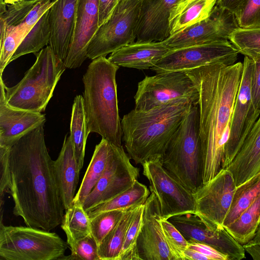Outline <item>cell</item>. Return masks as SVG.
Segmentation results:
<instances>
[{
    "label": "cell",
    "instance_id": "obj_26",
    "mask_svg": "<svg viewBox=\"0 0 260 260\" xmlns=\"http://www.w3.org/2000/svg\"><path fill=\"white\" fill-rule=\"evenodd\" d=\"M114 144L104 138L95 146L91 161L85 173L73 203L82 204L103 175L112 153Z\"/></svg>",
    "mask_w": 260,
    "mask_h": 260
},
{
    "label": "cell",
    "instance_id": "obj_23",
    "mask_svg": "<svg viewBox=\"0 0 260 260\" xmlns=\"http://www.w3.org/2000/svg\"><path fill=\"white\" fill-rule=\"evenodd\" d=\"M226 169L237 186L260 172V115Z\"/></svg>",
    "mask_w": 260,
    "mask_h": 260
},
{
    "label": "cell",
    "instance_id": "obj_13",
    "mask_svg": "<svg viewBox=\"0 0 260 260\" xmlns=\"http://www.w3.org/2000/svg\"><path fill=\"white\" fill-rule=\"evenodd\" d=\"M139 176L123 146L114 145L106 169L82 203L86 211L109 201L131 188Z\"/></svg>",
    "mask_w": 260,
    "mask_h": 260
},
{
    "label": "cell",
    "instance_id": "obj_12",
    "mask_svg": "<svg viewBox=\"0 0 260 260\" xmlns=\"http://www.w3.org/2000/svg\"><path fill=\"white\" fill-rule=\"evenodd\" d=\"M237 185L232 173L223 169L194 194L196 214L210 228H223Z\"/></svg>",
    "mask_w": 260,
    "mask_h": 260
},
{
    "label": "cell",
    "instance_id": "obj_20",
    "mask_svg": "<svg viewBox=\"0 0 260 260\" xmlns=\"http://www.w3.org/2000/svg\"><path fill=\"white\" fill-rule=\"evenodd\" d=\"M182 0H142L136 31V41L162 42L170 35L169 19Z\"/></svg>",
    "mask_w": 260,
    "mask_h": 260
},
{
    "label": "cell",
    "instance_id": "obj_35",
    "mask_svg": "<svg viewBox=\"0 0 260 260\" xmlns=\"http://www.w3.org/2000/svg\"><path fill=\"white\" fill-rule=\"evenodd\" d=\"M229 41L244 56L260 53V27H238L231 35Z\"/></svg>",
    "mask_w": 260,
    "mask_h": 260
},
{
    "label": "cell",
    "instance_id": "obj_28",
    "mask_svg": "<svg viewBox=\"0 0 260 260\" xmlns=\"http://www.w3.org/2000/svg\"><path fill=\"white\" fill-rule=\"evenodd\" d=\"M140 206L127 209L118 223L98 245L100 260H119L126 232Z\"/></svg>",
    "mask_w": 260,
    "mask_h": 260
},
{
    "label": "cell",
    "instance_id": "obj_16",
    "mask_svg": "<svg viewBox=\"0 0 260 260\" xmlns=\"http://www.w3.org/2000/svg\"><path fill=\"white\" fill-rule=\"evenodd\" d=\"M252 59L244 56L243 71L232 116L229 139L224 148V169L231 164L243 143L248 120L252 114Z\"/></svg>",
    "mask_w": 260,
    "mask_h": 260
},
{
    "label": "cell",
    "instance_id": "obj_39",
    "mask_svg": "<svg viewBox=\"0 0 260 260\" xmlns=\"http://www.w3.org/2000/svg\"><path fill=\"white\" fill-rule=\"evenodd\" d=\"M168 246L174 260H183V252L188 243L180 231L168 219H160Z\"/></svg>",
    "mask_w": 260,
    "mask_h": 260
},
{
    "label": "cell",
    "instance_id": "obj_25",
    "mask_svg": "<svg viewBox=\"0 0 260 260\" xmlns=\"http://www.w3.org/2000/svg\"><path fill=\"white\" fill-rule=\"evenodd\" d=\"M217 0H182L173 9L169 21L170 35L207 18Z\"/></svg>",
    "mask_w": 260,
    "mask_h": 260
},
{
    "label": "cell",
    "instance_id": "obj_14",
    "mask_svg": "<svg viewBox=\"0 0 260 260\" xmlns=\"http://www.w3.org/2000/svg\"><path fill=\"white\" fill-rule=\"evenodd\" d=\"M239 27L235 15L215 5L206 19L170 36L161 43L169 50L229 40Z\"/></svg>",
    "mask_w": 260,
    "mask_h": 260
},
{
    "label": "cell",
    "instance_id": "obj_36",
    "mask_svg": "<svg viewBox=\"0 0 260 260\" xmlns=\"http://www.w3.org/2000/svg\"><path fill=\"white\" fill-rule=\"evenodd\" d=\"M127 209L105 211L90 218L91 235L98 245L118 223Z\"/></svg>",
    "mask_w": 260,
    "mask_h": 260
},
{
    "label": "cell",
    "instance_id": "obj_43",
    "mask_svg": "<svg viewBox=\"0 0 260 260\" xmlns=\"http://www.w3.org/2000/svg\"><path fill=\"white\" fill-rule=\"evenodd\" d=\"M248 57L253 62L251 84L252 111L260 113V53Z\"/></svg>",
    "mask_w": 260,
    "mask_h": 260
},
{
    "label": "cell",
    "instance_id": "obj_46",
    "mask_svg": "<svg viewBox=\"0 0 260 260\" xmlns=\"http://www.w3.org/2000/svg\"><path fill=\"white\" fill-rule=\"evenodd\" d=\"M120 0H98V24L99 27L110 17Z\"/></svg>",
    "mask_w": 260,
    "mask_h": 260
},
{
    "label": "cell",
    "instance_id": "obj_33",
    "mask_svg": "<svg viewBox=\"0 0 260 260\" xmlns=\"http://www.w3.org/2000/svg\"><path fill=\"white\" fill-rule=\"evenodd\" d=\"M48 9L34 25L12 55L10 63L19 57L36 53L49 44L50 27Z\"/></svg>",
    "mask_w": 260,
    "mask_h": 260
},
{
    "label": "cell",
    "instance_id": "obj_8",
    "mask_svg": "<svg viewBox=\"0 0 260 260\" xmlns=\"http://www.w3.org/2000/svg\"><path fill=\"white\" fill-rule=\"evenodd\" d=\"M142 0H120L109 19L99 27L87 51L93 60L134 42Z\"/></svg>",
    "mask_w": 260,
    "mask_h": 260
},
{
    "label": "cell",
    "instance_id": "obj_11",
    "mask_svg": "<svg viewBox=\"0 0 260 260\" xmlns=\"http://www.w3.org/2000/svg\"><path fill=\"white\" fill-rule=\"evenodd\" d=\"M239 52L229 40L170 50L151 70L156 73L189 71L214 63L233 64Z\"/></svg>",
    "mask_w": 260,
    "mask_h": 260
},
{
    "label": "cell",
    "instance_id": "obj_18",
    "mask_svg": "<svg viewBox=\"0 0 260 260\" xmlns=\"http://www.w3.org/2000/svg\"><path fill=\"white\" fill-rule=\"evenodd\" d=\"M99 28L98 0H77L72 42L63 62L66 68H79L88 58V46Z\"/></svg>",
    "mask_w": 260,
    "mask_h": 260
},
{
    "label": "cell",
    "instance_id": "obj_50",
    "mask_svg": "<svg viewBox=\"0 0 260 260\" xmlns=\"http://www.w3.org/2000/svg\"><path fill=\"white\" fill-rule=\"evenodd\" d=\"M23 0H0V14L7 10L6 5H13Z\"/></svg>",
    "mask_w": 260,
    "mask_h": 260
},
{
    "label": "cell",
    "instance_id": "obj_41",
    "mask_svg": "<svg viewBox=\"0 0 260 260\" xmlns=\"http://www.w3.org/2000/svg\"><path fill=\"white\" fill-rule=\"evenodd\" d=\"M71 254L62 259L100 260L98 244L91 234L70 246Z\"/></svg>",
    "mask_w": 260,
    "mask_h": 260
},
{
    "label": "cell",
    "instance_id": "obj_45",
    "mask_svg": "<svg viewBox=\"0 0 260 260\" xmlns=\"http://www.w3.org/2000/svg\"><path fill=\"white\" fill-rule=\"evenodd\" d=\"M188 247L199 251L209 260H229L228 257L212 246L196 242H189Z\"/></svg>",
    "mask_w": 260,
    "mask_h": 260
},
{
    "label": "cell",
    "instance_id": "obj_34",
    "mask_svg": "<svg viewBox=\"0 0 260 260\" xmlns=\"http://www.w3.org/2000/svg\"><path fill=\"white\" fill-rule=\"evenodd\" d=\"M39 0H23L9 5L7 10L0 14L1 43L8 32L21 24Z\"/></svg>",
    "mask_w": 260,
    "mask_h": 260
},
{
    "label": "cell",
    "instance_id": "obj_9",
    "mask_svg": "<svg viewBox=\"0 0 260 260\" xmlns=\"http://www.w3.org/2000/svg\"><path fill=\"white\" fill-rule=\"evenodd\" d=\"M181 99H188L194 104H198V89L186 72L156 73L146 76L138 83L134 109L148 110Z\"/></svg>",
    "mask_w": 260,
    "mask_h": 260
},
{
    "label": "cell",
    "instance_id": "obj_42",
    "mask_svg": "<svg viewBox=\"0 0 260 260\" xmlns=\"http://www.w3.org/2000/svg\"><path fill=\"white\" fill-rule=\"evenodd\" d=\"M9 148L0 147V196L1 211L2 212L3 198L9 193L10 185V170L9 161Z\"/></svg>",
    "mask_w": 260,
    "mask_h": 260
},
{
    "label": "cell",
    "instance_id": "obj_40",
    "mask_svg": "<svg viewBox=\"0 0 260 260\" xmlns=\"http://www.w3.org/2000/svg\"><path fill=\"white\" fill-rule=\"evenodd\" d=\"M234 15L240 28L260 27V0H246Z\"/></svg>",
    "mask_w": 260,
    "mask_h": 260
},
{
    "label": "cell",
    "instance_id": "obj_4",
    "mask_svg": "<svg viewBox=\"0 0 260 260\" xmlns=\"http://www.w3.org/2000/svg\"><path fill=\"white\" fill-rule=\"evenodd\" d=\"M119 67L101 56L91 61L83 77V102L89 133H95L120 146L122 140L116 73Z\"/></svg>",
    "mask_w": 260,
    "mask_h": 260
},
{
    "label": "cell",
    "instance_id": "obj_37",
    "mask_svg": "<svg viewBox=\"0 0 260 260\" xmlns=\"http://www.w3.org/2000/svg\"><path fill=\"white\" fill-rule=\"evenodd\" d=\"M144 204L141 205L126 232L119 260H140L137 241L143 224Z\"/></svg>",
    "mask_w": 260,
    "mask_h": 260
},
{
    "label": "cell",
    "instance_id": "obj_21",
    "mask_svg": "<svg viewBox=\"0 0 260 260\" xmlns=\"http://www.w3.org/2000/svg\"><path fill=\"white\" fill-rule=\"evenodd\" d=\"M49 11V46L57 58L64 62L72 42L77 0H53Z\"/></svg>",
    "mask_w": 260,
    "mask_h": 260
},
{
    "label": "cell",
    "instance_id": "obj_15",
    "mask_svg": "<svg viewBox=\"0 0 260 260\" xmlns=\"http://www.w3.org/2000/svg\"><path fill=\"white\" fill-rule=\"evenodd\" d=\"M189 242L207 244L226 255L229 260L245 258V249L225 229L209 228L195 213L172 216L168 219Z\"/></svg>",
    "mask_w": 260,
    "mask_h": 260
},
{
    "label": "cell",
    "instance_id": "obj_2",
    "mask_svg": "<svg viewBox=\"0 0 260 260\" xmlns=\"http://www.w3.org/2000/svg\"><path fill=\"white\" fill-rule=\"evenodd\" d=\"M242 71V62L214 63L186 71L199 92L203 184L224 169V148Z\"/></svg>",
    "mask_w": 260,
    "mask_h": 260
},
{
    "label": "cell",
    "instance_id": "obj_3",
    "mask_svg": "<svg viewBox=\"0 0 260 260\" xmlns=\"http://www.w3.org/2000/svg\"><path fill=\"white\" fill-rule=\"evenodd\" d=\"M192 104L188 99H181L148 110L134 109L123 116L122 140L136 164L162 159L171 138Z\"/></svg>",
    "mask_w": 260,
    "mask_h": 260
},
{
    "label": "cell",
    "instance_id": "obj_17",
    "mask_svg": "<svg viewBox=\"0 0 260 260\" xmlns=\"http://www.w3.org/2000/svg\"><path fill=\"white\" fill-rule=\"evenodd\" d=\"M150 192L144 204L143 224L137 241L139 257L140 260H174L160 224L157 199Z\"/></svg>",
    "mask_w": 260,
    "mask_h": 260
},
{
    "label": "cell",
    "instance_id": "obj_19",
    "mask_svg": "<svg viewBox=\"0 0 260 260\" xmlns=\"http://www.w3.org/2000/svg\"><path fill=\"white\" fill-rule=\"evenodd\" d=\"M5 84L0 77V147L10 148L20 138L42 124L46 117L42 113L13 108L6 99Z\"/></svg>",
    "mask_w": 260,
    "mask_h": 260
},
{
    "label": "cell",
    "instance_id": "obj_49",
    "mask_svg": "<svg viewBox=\"0 0 260 260\" xmlns=\"http://www.w3.org/2000/svg\"><path fill=\"white\" fill-rule=\"evenodd\" d=\"M183 260H209L199 251L187 247L183 252Z\"/></svg>",
    "mask_w": 260,
    "mask_h": 260
},
{
    "label": "cell",
    "instance_id": "obj_7",
    "mask_svg": "<svg viewBox=\"0 0 260 260\" xmlns=\"http://www.w3.org/2000/svg\"><path fill=\"white\" fill-rule=\"evenodd\" d=\"M68 243L57 234L0 223V256L6 260L62 259Z\"/></svg>",
    "mask_w": 260,
    "mask_h": 260
},
{
    "label": "cell",
    "instance_id": "obj_27",
    "mask_svg": "<svg viewBox=\"0 0 260 260\" xmlns=\"http://www.w3.org/2000/svg\"><path fill=\"white\" fill-rule=\"evenodd\" d=\"M89 134L83 97L78 95L75 98L73 102L70 135L75 157L80 171L83 166L86 140Z\"/></svg>",
    "mask_w": 260,
    "mask_h": 260
},
{
    "label": "cell",
    "instance_id": "obj_1",
    "mask_svg": "<svg viewBox=\"0 0 260 260\" xmlns=\"http://www.w3.org/2000/svg\"><path fill=\"white\" fill-rule=\"evenodd\" d=\"M42 124L9 149L13 213L26 226L50 231L61 223L64 210L53 161L46 147Z\"/></svg>",
    "mask_w": 260,
    "mask_h": 260
},
{
    "label": "cell",
    "instance_id": "obj_29",
    "mask_svg": "<svg viewBox=\"0 0 260 260\" xmlns=\"http://www.w3.org/2000/svg\"><path fill=\"white\" fill-rule=\"evenodd\" d=\"M260 226V194L231 224L225 228L240 244L249 242Z\"/></svg>",
    "mask_w": 260,
    "mask_h": 260
},
{
    "label": "cell",
    "instance_id": "obj_32",
    "mask_svg": "<svg viewBox=\"0 0 260 260\" xmlns=\"http://www.w3.org/2000/svg\"><path fill=\"white\" fill-rule=\"evenodd\" d=\"M259 194L260 172L236 186L223 227L225 228L234 222Z\"/></svg>",
    "mask_w": 260,
    "mask_h": 260
},
{
    "label": "cell",
    "instance_id": "obj_5",
    "mask_svg": "<svg viewBox=\"0 0 260 260\" xmlns=\"http://www.w3.org/2000/svg\"><path fill=\"white\" fill-rule=\"evenodd\" d=\"M162 162L164 168L193 194L203 186L198 105L190 106L171 138Z\"/></svg>",
    "mask_w": 260,
    "mask_h": 260
},
{
    "label": "cell",
    "instance_id": "obj_30",
    "mask_svg": "<svg viewBox=\"0 0 260 260\" xmlns=\"http://www.w3.org/2000/svg\"><path fill=\"white\" fill-rule=\"evenodd\" d=\"M150 194L144 184L136 181L133 185L112 199L102 203L86 211L89 218L105 211L126 209L144 204Z\"/></svg>",
    "mask_w": 260,
    "mask_h": 260
},
{
    "label": "cell",
    "instance_id": "obj_47",
    "mask_svg": "<svg viewBox=\"0 0 260 260\" xmlns=\"http://www.w3.org/2000/svg\"><path fill=\"white\" fill-rule=\"evenodd\" d=\"M243 247L254 260H260V226L254 237Z\"/></svg>",
    "mask_w": 260,
    "mask_h": 260
},
{
    "label": "cell",
    "instance_id": "obj_24",
    "mask_svg": "<svg viewBox=\"0 0 260 260\" xmlns=\"http://www.w3.org/2000/svg\"><path fill=\"white\" fill-rule=\"evenodd\" d=\"M53 168L66 210L73 204L80 172L75 157L70 135L65 136L58 156L53 161Z\"/></svg>",
    "mask_w": 260,
    "mask_h": 260
},
{
    "label": "cell",
    "instance_id": "obj_31",
    "mask_svg": "<svg viewBox=\"0 0 260 260\" xmlns=\"http://www.w3.org/2000/svg\"><path fill=\"white\" fill-rule=\"evenodd\" d=\"M61 224L69 246L91 234L90 219L81 203H73L66 210Z\"/></svg>",
    "mask_w": 260,
    "mask_h": 260
},
{
    "label": "cell",
    "instance_id": "obj_10",
    "mask_svg": "<svg viewBox=\"0 0 260 260\" xmlns=\"http://www.w3.org/2000/svg\"><path fill=\"white\" fill-rule=\"evenodd\" d=\"M142 165L143 174L149 182L150 191L157 199L161 219L196 213L194 194L164 168L161 159L148 160Z\"/></svg>",
    "mask_w": 260,
    "mask_h": 260
},
{
    "label": "cell",
    "instance_id": "obj_44",
    "mask_svg": "<svg viewBox=\"0 0 260 260\" xmlns=\"http://www.w3.org/2000/svg\"><path fill=\"white\" fill-rule=\"evenodd\" d=\"M53 3V0H39L22 23L30 30L44 14L51 8Z\"/></svg>",
    "mask_w": 260,
    "mask_h": 260
},
{
    "label": "cell",
    "instance_id": "obj_38",
    "mask_svg": "<svg viewBox=\"0 0 260 260\" xmlns=\"http://www.w3.org/2000/svg\"><path fill=\"white\" fill-rule=\"evenodd\" d=\"M30 30L23 23L10 29L0 47V74L10 63V60L22 41Z\"/></svg>",
    "mask_w": 260,
    "mask_h": 260
},
{
    "label": "cell",
    "instance_id": "obj_6",
    "mask_svg": "<svg viewBox=\"0 0 260 260\" xmlns=\"http://www.w3.org/2000/svg\"><path fill=\"white\" fill-rule=\"evenodd\" d=\"M66 68L47 46L36 54L35 63L19 82L11 87L5 85L7 103L15 108L42 113Z\"/></svg>",
    "mask_w": 260,
    "mask_h": 260
},
{
    "label": "cell",
    "instance_id": "obj_48",
    "mask_svg": "<svg viewBox=\"0 0 260 260\" xmlns=\"http://www.w3.org/2000/svg\"><path fill=\"white\" fill-rule=\"evenodd\" d=\"M246 0H217L216 6L226 9L234 14Z\"/></svg>",
    "mask_w": 260,
    "mask_h": 260
},
{
    "label": "cell",
    "instance_id": "obj_22",
    "mask_svg": "<svg viewBox=\"0 0 260 260\" xmlns=\"http://www.w3.org/2000/svg\"><path fill=\"white\" fill-rule=\"evenodd\" d=\"M169 50L161 42L136 41L111 53L108 59L119 67L151 69Z\"/></svg>",
    "mask_w": 260,
    "mask_h": 260
}]
</instances>
